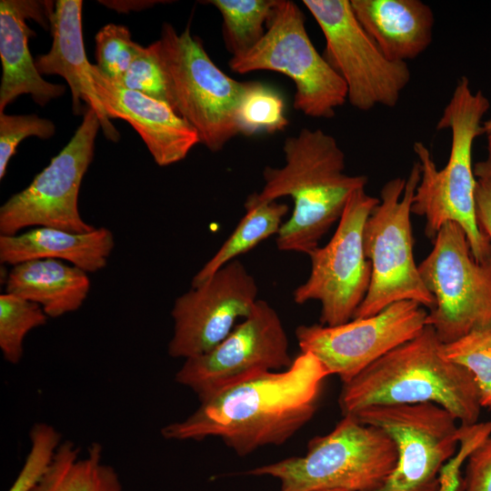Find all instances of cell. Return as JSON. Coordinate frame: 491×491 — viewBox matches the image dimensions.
I'll return each instance as SVG.
<instances>
[{"label":"cell","instance_id":"cell-14","mask_svg":"<svg viewBox=\"0 0 491 491\" xmlns=\"http://www.w3.org/2000/svg\"><path fill=\"white\" fill-rule=\"evenodd\" d=\"M292 362L277 312L266 301L257 299L250 315L221 343L186 358L175 379L201 400L259 373L287 368Z\"/></svg>","mask_w":491,"mask_h":491},{"label":"cell","instance_id":"cell-20","mask_svg":"<svg viewBox=\"0 0 491 491\" xmlns=\"http://www.w3.org/2000/svg\"><path fill=\"white\" fill-rule=\"evenodd\" d=\"M350 5L362 27L392 61L406 63L432 42L434 13L421 0H350Z\"/></svg>","mask_w":491,"mask_h":491},{"label":"cell","instance_id":"cell-2","mask_svg":"<svg viewBox=\"0 0 491 491\" xmlns=\"http://www.w3.org/2000/svg\"><path fill=\"white\" fill-rule=\"evenodd\" d=\"M283 151L285 165L266 166L262 190L248 197L258 203L291 197L293 211L276 235V246L281 251L307 255L339 221L351 195L365 188L368 178L345 173L343 150L321 129L302 128L285 140Z\"/></svg>","mask_w":491,"mask_h":491},{"label":"cell","instance_id":"cell-26","mask_svg":"<svg viewBox=\"0 0 491 491\" xmlns=\"http://www.w3.org/2000/svg\"><path fill=\"white\" fill-rule=\"evenodd\" d=\"M239 134L253 135L284 130L288 125L280 94L260 82H245L236 111Z\"/></svg>","mask_w":491,"mask_h":491},{"label":"cell","instance_id":"cell-35","mask_svg":"<svg viewBox=\"0 0 491 491\" xmlns=\"http://www.w3.org/2000/svg\"><path fill=\"white\" fill-rule=\"evenodd\" d=\"M487 156L474 165V175L477 179H491V133L486 134Z\"/></svg>","mask_w":491,"mask_h":491},{"label":"cell","instance_id":"cell-11","mask_svg":"<svg viewBox=\"0 0 491 491\" xmlns=\"http://www.w3.org/2000/svg\"><path fill=\"white\" fill-rule=\"evenodd\" d=\"M326 39L324 57L344 80L347 101L361 111L394 107L410 81L407 63L388 59L355 16L350 0H304Z\"/></svg>","mask_w":491,"mask_h":491},{"label":"cell","instance_id":"cell-28","mask_svg":"<svg viewBox=\"0 0 491 491\" xmlns=\"http://www.w3.org/2000/svg\"><path fill=\"white\" fill-rule=\"evenodd\" d=\"M443 353L473 375L482 407L491 409V326L475 329L452 343L443 344Z\"/></svg>","mask_w":491,"mask_h":491},{"label":"cell","instance_id":"cell-7","mask_svg":"<svg viewBox=\"0 0 491 491\" xmlns=\"http://www.w3.org/2000/svg\"><path fill=\"white\" fill-rule=\"evenodd\" d=\"M420 180L418 162L406 178L388 180L380 201L364 227L365 254L371 263V281L354 318L374 316L398 301H415L431 310L435 299L426 287L414 257L410 215Z\"/></svg>","mask_w":491,"mask_h":491},{"label":"cell","instance_id":"cell-12","mask_svg":"<svg viewBox=\"0 0 491 491\" xmlns=\"http://www.w3.org/2000/svg\"><path fill=\"white\" fill-rule=\"evenodd\" d=\"M99 128L101 125L96 113L87 108L66 145L27 187L13 195L1 206L2 235H15L19 230L33 225L73 233L95 229L80 215L78 194L93 159Z\"/></svg>","mask_w":491,"mask_h":491},{"label":"cell","instance_id":"cell-25","mask_svg":"<svg viewBox=\"0 0 491 491\" xmlns=\"http://www.w3.org/2000/svg\"><path fill=\"white\" fill-rule=\"evenodd\" d=\"M277 0H210L222 16L226 49L238 56L254 47L264 36Z\"/></svg>","mask_w":491,"mask_h":491},{"label":"cell","instance_id":"cell-36","mask_svg":"<svg viewBox=\"0 0 491 491\" xmlns=\"http://www.w3.org/2000/svg\"><path fill=\"white\" fill-rule=\"evenodd\" d=\"M482 129L484 135L491 133V117L483 122Z\"/></svg>","mask_w":491,"mask_h":491},{"label":"cell","instance_id":"cell-27","mask_svg":"<svg viewBox=\"0 0 491 491\" xmlns=\"http://www.w3.org/2000/svg\"><path fill=\"white\" fill-rule=\"evenodd\" d=\"M47 316L35 302L13 294L0 296V348L4 358L19 363L23 341L33 328L44 326Z\"/></svg>","mask_w":491,"mask_h":491},{"label":"cell","instance_id":"cell-15","mask_svg":"<svg viewBox=\"0 0 491 491\" xmlns=\"http://www.w3.org/2000/svg\"><path fill=\"white\" fill-rule=\"evenodd\" d=\"M427 313L415 301H398L374 316L335 326L301 325L296 336L301 352L315 356L344 384L416 336L426 326Z\"/></svg>","mask_w":491,"mask_h":491},{"label":"cell","instance_id":"cell-29","mask_svg":"<svg viewBox=\"0 0 491 491\" xmlns=\"http://www.w3.org/2000/svg\"><path fill=\"white\" fill-rule=\"evenodd\" d=\"M30 449L8 491H34L47 473L62 443L60 433L51 425L35 423L29 433Z\"/></svg>","mask_w":491,"mask_h":491},{"label":"cell","instance_id":"cell-24","mask_svg":"<svg viewBox=\"0 0 491 491\" xmlns=\"http://www.w3.org/2000/svg\"><path fill=\"white\" fill-rule=\"evenodd\" d=\"M246 215L222 244L217 252L197 272L192 280V287L198 286L221 267L256 246L273 235H277L282 219L288 212L286 204L276 201L258 203L247 197L245 202Z\"/></svg>","mask_w":491,"mask_h":491},{"label":"cell","instance_id":"cell-4","mask_svg":"<svg viewBox=\"0 0 491 491\" xmlns=\"http://www.w3.org/2000/svg\"><path fill=\"white\" fill-rule=\"evenodd\" d=\"M490 107L481 90L473 92L469 80L462 76L443 110L436 129L451 131L447 163L437 169L430 151L422 142L414 144L418 158L420 180L412 214L426 219L425 233L432 241L448 222L458 224L466 234L477 262L491 260V241L479 229L476 213V179L472 163L475 139L483 134V117Z\"/></svg>","mask_w":491,"mask_h":491},{"label":"cell","instance_id":"cell-21","mask_svg":"<svg viewBox=\"0 0 491 491\" xmlns=\"http://www.w3.org/2000/svg\"><path fill=\"white\" fill-rule=\"evenodd\" d=\"M113 247V234L105 227L73 233L39 226L21 235H1L0 260L15 266L36 259H64L85 272H95L106 266Z\"/></svg>","mask_w":491,"mask_h":491},{"label":"cell","instance_id":"cell-8","mask_svg":"<svg viewBox=\"0 0 491 491\" xmlns=\"http://www.w3.org/2000/svg\"><path fill=\"white\" fill-rule=\"evenodd\" d=\"M266 25L264 36L254 47L230 58V69L238 74L258 70L281 73L295 84V109L315 118L333 117L336 108L347 101V88L316 51L300 7L291 0H277Z\"/></svg>","mask_w":491,"mask_h":491},{"label":"cell","instance_id":"cell-31","mask_svg":"<svg viewBox=\"0 0 491 491\" xmlns=\"http://www.w3.org/2000/svg\"><path fill=\"white\" fill-rule=\"evenodd\" d=\"M55 124L36 115H6L0 113V179H3L8 163L18 145L26 137L42 139L52 137Z\"/></svg>","mask_w":491,"mask_h":491},{"label":"cell","instance_id":"cell-17","mask_svg":"<svg viewBox=\"0 0 491 491\" xmlns=\"http://www.w3.org/2000/svg\"><path fill=\"white\" fill-rule=\"evenodd\" d=\"M91 75L107 117L129 123L158 165L183 160L200 143L196 131L167 103L123 87L96 65H92Z\"/></svg>","mask_w":491,"mask_h":491},{"label":"cell","instance_id":"cell-6","mask_svg":"<svg viewBox=\"0 0 491 491\" xmlns=\"http://www.w3.org/2000/svg\"><path fill=\"white\" fill-rule=\"evenodd\" d=\"M148 46L164 75L169 105L196 131L200 144L222 150L239 134L236 111L245 82L225 74L189 26L178 34L165 23Z\"/></svg>","mask_w":491,"mask_h":491},{"label":"cell","instance_id":"cell-23","mask_svg":"<svg viewBox=\"0 0 491 491\" xmlns=\"http://www.w3.org/2000/svg\"><path fill=\"white\" fill-rule=\"evenodd\" d=\"M102 446L93 443L85 458L72 441L58 446L43 480L34 491H122L118 474L102 460Z\"/></svg>","mask_w":491,"mask_h":491},{"label":"cell","instance_id":"cell-37","mask_svg":"<svg viewBox=\"0 0 491 491\" xmlns=\"http://www.w3.org/2000/svg\"><path fill=\"white\" fill-rule=\"evenodd\" d=\"M438 491H441L440 489H438Z\"/></svg>","mask_w":491,"mask_h":491},{"label":"cell","instance_id":"cell-1","mask_svg":"<svg viewBox=\"0 0 491 491\" xmlns=\"http://www.w3.org/2000/svg\"><path fill=\"white\" fill-rule=\"evenodd\" d=\"M329 376L315 356L301 352L287 368L259 373L199 400L191 415L161 434L177 441L217 437L239 456L280 446L312 419Z\"/></svg>","mask_w":491,"mask_h":491},{"label":"cell","instance_id":"cell-5","mask_svg":"<svg viewBox=\"0 0 491 491\" xmlns=\"http://www.w3.org/2000/svg\"><path fill=\"white\" fill-rule=\"evenodd\" d=\"M397 461L395 442L382 429L343 416L328 434L308 443L305 456L256 466L244 472L270 476L279 491H378Z\"/></svg>","mask_w":491,"mask_h":491},{"label":"cell","instance_id":"cell-9","mask_svg":"<svg viewBox=\"0 0 491 491\" xmlns=\"http://www.w3.org/2000/svg\"><path fill=\"white\" fill-rule=\"evenodd\" d=\"M433 243L418 270L435 299L426 325L446 345L491 326V260L475 259L466 234L454 222L445 224Z\"/></svg>","mask_w":491,"mask_h":491},{"label":"cell","instance_id":"cell-16","mask_svg":"<svg viewBox=\"0 0 491 491\" xmlns=\"http://www.w3.org/2000/svg\"><path fill=\"white\" fill-rule=\"evenodd\" d=\"M257 293L255 278L237 259L192 287L172 309L175 326L169 356L186 359L216 346L235 328L236 319L250 315Z\"/></svg>","mask_w":491,"mask_h":491},{"label":"cell","instance_id":"cell-13","mask_svg":"<svg viewBox=\"0 0 491 491\" xmlns=\"http://www.w3.org/2000/svg\"><path fill=\"white\" fill-rule=\"evenodd\" d=\"M355 415L395 442L396 465L378 491H438V474L460 442L457 419L433 403L374 406Z\"/></svg>","mask_w":491,"mask_h":491},{"label":"cell","instance_id":"cell-34","mask_svg":"<svg viewBox=\"0 0 491 491\" xmlns=\"http://www.w3.org/2000/svg\"><path fill=\"white\" fill-rule=\"evenodd\" d=\"M475 198L479 229L491 241V179H477Z\"/></svg>","mask_w":491,"mask_h":491},{"label":"cell","instance_id":"cell-18","mask_svg":"<svg viewBox=\"0 0 491 491\" xmlns=\"http://www.w3.org/2000/svg\"><path fill=\"white\" fill-rule=\"evenodd\" d=\"M55 3L51 1H0V57L2 80L0 85V113L21 95H30L44 106L60 97L65 86L45 81L35 66L28 47L35 32L26 24L33 19L48 28Z\"/></svg>","mask_w":491,"mask_h":491},{"label":"cell","instance_id":"cell-10","mask_svg":"<svg viewBox=\"0 0 491 491\" xmlns=\"http://www.w3.org/2000/svg\"><path fill=\"white\" fill-rule=\"evenodd\" d=\"M379 199L355 191L348 199L335 234L324 246L307 255L311 268L306 281L294 291V301L321 303L320 324L335 326L353 319L371 281V263L364 249L365 224Z\"/></svg>","mask_w":491,"mask_h":491},{"label":"cell","instance_id":"cell-19","mask_svg":"<svg viewBox=\"0 0 491 491\" xmlns=\"http://www.w3.org/2000/svg\"><path fill=\"white\" fill-rule=\"evenodd\" d=\"M82 6L81 0L55 2L49 25L52 45L46 54L36 57L35 66L41 75L62 76L71 90L74 114L83 113L81 101H84L87 108L96 113L105 137L117 142L120 135L107 117L92 78V65L87 60L83 40Z\"/></svg>","mask_w":491,"mask_h":491},{"label":"cell","instance_id":"cell-3","mask_svg":"<svg viewBox=\"0 0 491 491\" xmlns=\"http://www.w3.org/2000/svg\"><path fill=\"white\" fill-rule=\"evenodd\" d=\"M420 403L444 407L463 426L476 424L482 408L473 375L444 355L428 325L342 384L338 397L343 416L374 406Z\"/></svg>","mask_w":491,"mask_h":491},{"label":"cell","instance_id":"cell-33","mask_svg":"<svg viewBox=\"0 0 491 491\" xmlns=\"http://www.w3.org/2000/svg\"><path fill=\"white\" fill-rule=\"evenodd\" d=\"M463 491H491V436L468 456Z\"/></svg>","mask_w":491,"mask_h":491},{"label":"cell","instance_id":"cell-22","mask_svg":"<svg viewBox=\"0 0 491 491\" xmlns=\"http://www.w3.org/2000/svg\"><path fill=\"white\" fill-rule=\"evenodd\" d=\"M89 289L90 281L84 270L56 259L15 265L6 280V293L42 306L50 317L77 310Z\"/></svg>","mask_w":491,"mask_h":491},{"label":"cell","instance_id":"cell-32","mask_svg":"<svg viewBox=\"0 0 491 491\" xmlns=\"http://www.w3.org/2000/svg\"><path fill=\"white\" fill-rule=\"evenodd\" d=\"M114 82L168 104L164 75L149 46L144 47L123 76Z\"/></svg>","mask_w":491,"mask_h":491},{"label":"cell","instance_id":"cell-30","mask_svg":"<svg viewBox=\"0 0 491 491\" xmlns=\"http://www.w3.org/2000/svg\"><path fill=\"white\" fill-rule=\"evenodd\" d=\"M97 67L113 81L127 71L144 46L134 42L129 29L122 25L108 24L95 35Z\"/></svg>","mask_w":491,"mask_h":491}]
</instances>
